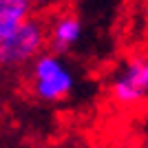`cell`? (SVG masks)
<instances>
[{
    "label": "cell",
    "mask_w": 148,
    "mask_h": 148,
    "mask_svg": "<svg viewBox=\"0 0 148 148\" xmlns=\"http://www.w3.org/2000/svg\"><path fill=\"white\" fill-rule=\"evenodd\" d=\"M33 16L36 11L27 0H0V42Z\"/></svg>",
    "instance_id": "obj_5"
},
{
    "label": "cell",
    "mask_w": 148,
    "mask_h": 148,
    "mask_svg": "<svg viewBox=\"0 0 148 148\" xmlns=\"http://www.w3.org/2000/svg\"><path fill=\"white\" fill-rule=\"evenodd\" d=\"M108 97L124 111L148 106V51L126 58L113 71L108 80Z\"/></svg>",
    "instance_id": "obj_3"
},
{
    "label": "cell",
    "mask_w": 148,
    "mask_h": 148,
    "mask_svg": "<svg viewBox=\"0 0 148 148\" xmlns=\"http://www.w3.org/2000/svg\"><path fill=\"white\" fill-rule=\"evenodd\" d=\"M27 2L33 7V11H47L60 5V0H27Z\"/></svg>",
    "instance_id": "obj_6"
},
{
    "label": "cell",
    "mask_w": 148,
    "mask_h": 148,
    "mask_svg": "<svg viewBox=\"0 0 148 148\" xmlns=\"http://www.w3.org/2000/svg\"><path fill=\"white\" fill-rule=\"evenodd\" d=\"M84 36V22L75 11L62 9L56 11L47 20V38H49V51L66 56L82 42Z\"/></svg>",
    "instance_id": "obj_4"
},
{
    "label": "cell",
    "mask_w": 148,
    "mask_h": 148,
    "mask_svg": "<svg viewBox=\"0 0 148 148\" xmlns=\"http://www.w3.org/2000/svg\"><path fill=\"white\" fill-rule=\"evenodd\" d=\"M27 86L38 102L58 104L73 93L75 73L69 66V62L64 60V56L53 53V51H44L29 66Z\"/></svg>",
    "instance_id": "obj_1"
},
{
    "label": "cell",
    "mask_w": 148,
    "mask_h": 148,
    "mask_svg": "<svg viewBox=\"0 0 148 148\" xmlns=\"http://www.w3.org/2000/svg\"><path fill=\"white\" fill-rule=\"evenodd\" d=\"M44 51H49L47 20L33 16L0 42V69L5 71L29 69Z\"/></svg>",
    "instance_id": "obj_2"
},
{
    "label": "cell",
    "mask_w": 148,
    "mask_h": 148,
    "mask_svg": "<svg viewBox=\"0 0 148 148\" xmlns=\"http://www.w3.org/2000/svg\"><path fill=\"white\" fill-rule=\"evenodd\" d=\"M142 148H148V139H146V142H144V146Z\"/></svg>",
    "instance_id": "obj_7"
}]
</instances>
